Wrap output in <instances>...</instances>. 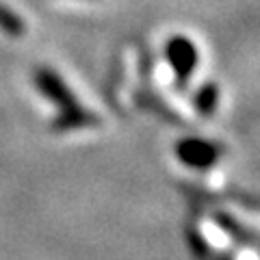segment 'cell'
I'll return each mask as SVG.
<instances>
[{"mask_svg": "<svg viewBox=\"0 0 260 260\" xmlns=\"http://www.w3.org/2000/svg\"><path fill=\"white\" fill-rule=\"evenodd\" d=\"M217 102H219V87L215 83H204L193 95V107L202 117L213 115L217 111Z\"/></svg>", "mask_w": 260, "mask_h": 260, "instance_id": "5", "label": "cell"}, {"mask_svg": "<svg viewBox=\"0 0 260 260\" xmlns=\"http://www.w3.org/2000/svg\"><path fill=\"white\" fill-rule=\"evenodd\" d=\"M32 85H35V89L39 93H42L44 98H48L52 104H56L61 111L72 109V107L78 104L76 95L72 93L68 83H65L52 68H46V65L44 68H37L35 72H32Z\"/></svg>", "mask_w": 260, "mask_h": 260, "instance_id": "2", "label": "cell"}, {"mask_svg": "<svg viewBox=\"0 0 260 260\" xmlns=\"http://www.w3.org/2000/svg\"><path fill=\"white\" fill-rule=\"evenodd\" d=\"M176 156L180 158L182 165L204 172V169H210L219 160L221 150H219V145L210 141H204L200 137H191V139H182L176 145Z\"/></svg>", "mask_w": 260, "mask_h": 260, "instance_id": "3", "label": "cell"}, {"mask_svg": "<svg viewBox=\"0 0 260 260\" xmlns=\"http://www.w3.org/2000/svg\"><path fill=\"white\" fill-rule=\"evenodd\" d=\"M100 124V117L95 113L83 109L80 104L72 109H65V111H59V115L52 119L50 128L54 133H70V130H80V128H91V126H98Z\"/></svg>", "mask_w": 260, "mask_h": 260, "instance_id": "4", "label": "cell"}, {"mask_svg": "<svg viewBox=\"0 0 260 260\" xmlns=\"http://www.w3.org/2000/svg\"><path fill=\"white\" fill-rule=\"evenodd\" d=\"M0 30H5L9 37H22L24 30H26L24 20L3 3H0Z\"/></svg>", "mask_w": 260, "mask_h": 260, "instance_id": "7", "label": "cell"}, {"mask_svg": "<svg viewBox=\"0 0 260 260\" xmlns=\"http://www.w3.org/2000/svg\"><path fill=\"white\" fill-rule=\"evenodd\" d=\"M165 59H167L169 68H172V72H174L176 85L180 89L186 87V83L193 78L195 68H198V61H200V54H198L195 44L184 35L172 37L165 46Z\"/></svg>", "mask_w": 260, "mask_h": 260, "instance_id": "1", "label": "cell"}, {"mask_svg": "<svg viewBox=\"0 0 260 260\" xmlns=\"http://www.w3.org/2000/svg\"><path fill=\"white\" fill-rule=\"evenodd\" d=\"M215 223L221 228L225 234H230L232 239L243 241V243H249V245H254V243H256V234L251 232V230H247L245 225H241L232 215H228V213H215Z\"/></svg>", "mask_w": 260, "mask_h": 260, "instance_id": "6", "label": "cell"}]
</instances>
